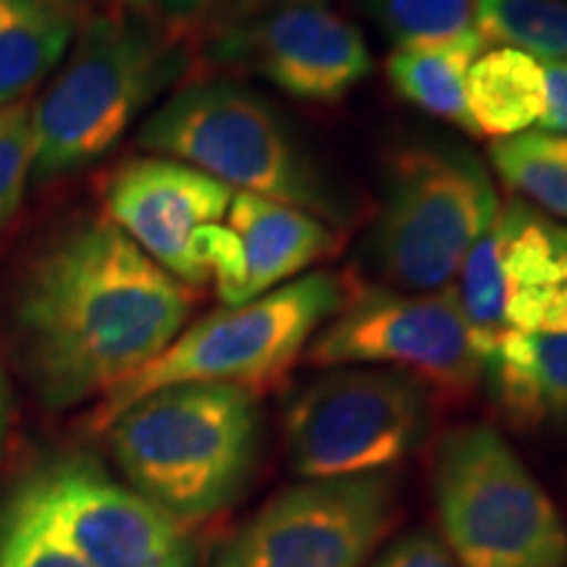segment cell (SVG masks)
I'll return each mask as SVG.
<instances>
[{
	"mask_svg": "<svg viewBox=\"0 0 567 567\" xmlns=\"http://www.w3.org/2000/svg\"><path fill=\"white\" fill-rule=\"evenodd\" d=\"M193 297L109 218L71 226L21 276L13 321L51 408L105 394L179 337Z\"/></svg>",
	"mask_w": 567,
	"mask_h": 567,
	"instance_id": "obj_1",
	"label": "cell"
},
{
	"mask_svg": "<svg viewBox=\"0 0 567 567\" xmlns=\"http://www.w3.org/2000/svg\"><path fill=\"white\" fill-rule=\"evenodd\" d=\"M105 431L134 492L176 523L205 520L250 484L264 413L245 386L176 384L142 396Z\"/></svg>",
	"mask_w": 567,
	"mask_h": 567,
	"instance_id": "obj_2",
	"label": "cell"
},
{
	"mask_svg": "<svg viewBox=\"0 0 567 567\" xmlns=\"http://www.w3.org/2000/svg\"><path fill=\"white\" fill-rule=\"evenodd\" d=\"M187 66L182 42L145 13L92 17L32 109V179H59L105 158Z\"/></svg>",
	"mask_w": 567,
	"mask_h": 567,
	"instance_id": "obj_3",
	"label": "cell"
},
{
	"mask_svg": "<svg viewBox=\"0 0 567 567\" xmlns=\"http://www.w3.org/2000/svg\"><path fill=\"white\" fill-rule=\"evenodd\" d=\"M137 142L142 151L187 163L234 193L313 213L331 229L352 218L339 184L274 105L239 82L205 80L176 90L145 118Z\"/></svg>",
	"mask_w": 567,
	"mask_h": 567,
	"instance_id": "obj_4",
	"label": "cell"
},
{
	"mask_svg": "<svg viewBox=\"0 0 567 567\" xmlns=\"http://www.w3.org/2000/svg\"><path fill=\"white\" fill-rule=\"evenodd\" d=\"M499 205L486 163L467 147L446 140L402 145L386 166L368 266L402 292L452 287Z\"/></svg>",
	"mask_w": 567,
	"mask_h": 567,
	"instance_id": "obj_5",
	"label": "cell"
},
{
	"mask_svg": "<svg viewBox=\"0 0 567 567\" xmlns=\"http://www.w3.org/2000/svg\"><path fill=\"white\" fill-rule=\"evenodd\" d=\"M344 295L337 274L310 271L250 302L226 305L179 331L158 358L109 389L95 423L109 429L126 408L163 386L237 384L250 392L274 386L337 313Z\"/></svg>",
	"mask_w": 567,
	"mask_h": 567,
	"instance_id": "obj_6",
	"label": "cell"
},
{
	"mask_svg": "<svg viewBox=\"0 0 567 567\" xmlns=\"http://www.w3.org/2000/svg\"><path fill=\"white\" fill-rule=\"evenodd\" d=\"M434 502L457 567H567L563 515L494 425L439 439Z\"/></svg>",
	"mask_w": 567,
	"mask_h": 567,
	"instance_id": "obj_7",
	"label": "cell"
},
{
	"mask_svg": "<svg viewBox=\"0 0 567 567\" xmlns=\"http://www.w3.org/2000/svg\"><path fill=\"white\" fill-rule=\"evenodd\" d=\"M434 423L431 389L379 365H339L305 384L284 415L297 478L384 473L413 455Z\"/></svg>",
	"mask_w": 567,
	"mask_h": 567,
	"instance_id": "obj_8",
	"label": "cell"
},
{
	"mask_svg": "<svg viewBox=\"0 0 567 567\" xmlns=\"http://www.w3.org/2000/svg\"><path fill=\"white\" fill-rule=\"evenodd\" d=\"M205 55L305 103H339L373 71L363 34L334 0H226Z\"/></svg>",
	"mask_w": 567,
	"mask_h": 567,
	"instance_id": "obj_9",
	"label": "cell"
},
{
	"mask_svg": "<svg viewBox=\"0 0 567 567\" xmlns=\"http://www.w3.org/2000/svg\"><path fill=\"white\" fill-rule=\"evenodd\" d=\"M305 354L316 368H394L450 396L473 394L484 375V360L452 287L439 292L352 289Z\"/></svg>",
	"mask_w": 567,
	"mask_h": 567,
	"instance_id": "obj_10",
	"label": "cell"
},
{
	"mask_svg": "<svg viewBox=\"0 0 567 567\" xmlns=\"http://www.w3.org/2000/svg\"><path fill=\"white\" fill-rule=\"evenodd\" d=\"M394 515L389 471L300 481L226 542L216 567H365Z\"/></svg>",
	"mask_w": 567,
	"mask_h": 567,
	"instance_id": "obj_11",
	"label": "cell"
},
{
	"mask_svg": "<svg viewBox=\"0 0 567 567\" xmlns=\"http://www.w3.org/2000/svg\"><path fill=\"white\" fill-rule=\"evenodd\" d=\"M90 567H189L179 523L90 457L40 465L11 496Z\"/></svg>",
	"mask_w": 567,
	"mask_h": 567,
	"instance_id": "obj_12",
	"label": "cell"
},
{
	"mask_svg": "<svg viewBox=\"0 0 567 567\" xmlns=\"http://www.w3.org/2000/svg\"><path fill=\"white\" fill-rule=\"evenodd\" d=\"M234 189L187 163L151 155L116 168L105 189L109 221L147 258L187 287L208 281L195 239L205 226L221 224Z\"/></svg>",
	"mask_w": 567,
	"mask_h": 567,
	"instance_id": "obj_13",
	"label": "cell"
},
{
	"mask_svg": "<svg viewBox=\"0 0 567 567\" xmlns=\"http://www.w3.org/2000/svg\"><path fill=\"white\" fill-rule=\"evenodd\" d=\"M559 284H567V224L520 197L502 203L452 284L481 360L509 334L507 305L517 292Z\"/></svg>",
	"mask_w": 567,
	"mask_h": 567,
	"instance_id": "obj_14",
	"label": "cell"
},
{
	"mask_svg": "<svg viewBox=\"0 0 567 567\" xmlns=\"http://www.w3.org/2000/svg\"><path fill=\"white\" fill-rule=\"evenodd\" d=\"M337 231L313 213L234 193L221 224L197 234L195 250L226 305H243L305 276L337 250Z\"/></svg>",
	"mask_w": 567,
	"mask_h": 567,
	"instance_id": "obj_15",
	"label": "cell"
},
{
	"mask_svg": "<svg viewBox=\"0 0 567 567\" xmlns=\"http://www.w3.org/2000/svg\"><path fill=\"white\" fill-rule=\"evenodd\" d=\"M481 381L517 429L567 423V334L509 331L484 358Z\"/></svg>",
	"mask_w": 567,
	"mask_h": 567,
	"instance_id": "obj_16",
	"label": "cell"
},
{
	"mask_svg": "<svg viewBox=\"0 0 567 567\" xmlns=\"http://www.w3.org/2000/svg\"><path fill=\"white\" fill-rule=\"evenodd\" d=\"M467 109L481 137L505 140L534 130L547 109L542 59L513 45L481 53L467 74Z\"/></svg>",
	"mask_w": 567,
	"mask_h": 567,
	"instance_id": "obj_17",
	"label": "cell"
},
{
	"mask_svg": "<svg viewBox=\"0 0 567 567\" xmlns=\"http://www.w3.org/2000/svg\"><path fill=\"white\" fill-rule=\"evenodd\" d=\"M484 51L486 40L478 30L439 45L400 48L389 55L386 76L402 101L481 137L467 109V74Z\"/></svg>",
	"mask_w": 567,
	"mask_h": 567,
	"instance_id": "obj_18",
	"label": "cell"
},
{
	"mask_svg": "<svg viewBox=\"0 0 567 567\" xmlns=\"http://www.w3.org/2000/svg\"><path fill=\"white\" fill-rule=\"evenodd\" d=\"M74 40V17L55 0H0V109L59 66Z\"/></svg>",
	"mask_w": 567,
	"mask_h": 567,
	"instance_id": "obj_19",
	"label": "cell"
},
{
	"mask_svg": "<svg viewBox=\"0 0 567 567\" xmlns=\"http://www.w3.org/2000/svg\"><path fill=\"white\" fill-rule=\"evenodd\" d=\"M488 161L515 197L567 224V134L528 130L496 140Z\"/></svg>",
	"mask_w": 567,
	"mask_h": 567,
	"instance_id": "obj_20",
	"label": "cell"
},
{
	"mask_svg": "<svg viewBox=\"0 0 567 567\" xmlns=\"http://www.w3.org/2000/svg\"><path fill=\"white\" fill-rule=\"evenodd\" d=\"M476 30L494 45L567 61V0H476Z\"/></svg>",
	"mask_w": 567,
	"mask_h": 567,
	"instance_id": "obj_21",
	"label": "cell"
},
{
	"mask_svg": "<svg viewBox=\"0 0 567 567\" xmlns=\"http://www.w3.org/2000/svg\"><path fill=\"white\" fill-rule=\"evenodd\" d=\"M394 51L450 42L476 30V0H354Z\"/></svg>",
	"mask_w": 567,
	"mask_h": 567,
	"instance_id": "obj_22",
	"label": "cell"
},
{
	"mask_svg": "<svg viewBox=\"0 0 567 567\" xmlns=\"http://www.w3.org/2000/svg\"><path fill=\"white\" fill-rule=\"evenodd\" d=\"M0 567H90L38 517L9 502L0 517Z\"/></svg>",
	"mask_w": 567,
	"mask_h": 567,
	"instance_id": "obj_23",
	"label": "cell"
},
{
	"mask_svg": "<svg viewBox=\"0 0 567 567\" xmlns=\"http://www.w3.org/2000/svg\"><path fill=\"white\" fill-rule=\"evenodd\" d=\"M32 176V109H0V229L9 224Z\"/></svg>",
	"mask_w": 567,
	"mask_h": 567,
	"instance_id": "obj_24",
	"label": "cell"
},
{
	"mask_svg": "<svg viewBox=\"0 0 567 567\" xmlns=\"http://www.w3.org/2000/svg\"><path fill=\"white\" fill-rule=\"evenodd\" d=\"M371 567H457V563L434 534L410 530L394 538Z\"/></svg>",
	"mask_w": 567,
	"mask_h": 567,
	"instance_id": "obj_25",
	"label": "cell"
},
{
	"mask_svg": "<svg viewBox=\"0 0 567 567\" xmlns=\"http://www.w3.org/2000/svg\"><path fill=\"white\" fill-rule=\"evenodd\" d=\"M544 82H547V109L538 126L544 132L567 134V61L542 59Z\"/></svg>",
	"mask_w": 567,
	"mask_h": 567,
	"instance_id": "obj_26",
	"label": "cell"
},
{
	"mask_svg": "<svg viewBox=\"0 0 567 567\" xmlns=\"http://www.w3.org/2000/svg\"><path fill=\"white\" fill-rule=\"evenodd\" d=\"M122 3L151 19H193L218 0H122Z\"/></svg>",
	"mask_w": 567,
	"mask_h": 567,
	"instance_id": "obj_27",
	"label": "cell"
},
{
	"mask_svg": "<svg viewBox=\"0 0 567 567\" xmlns=\"http://www.w3.org/2000/svg\"><path fill=\"white\" fill-rule=\"evenodd\" d=\"M6 423H9V384H6L3 365H0V450H3Z\"/></svg>",
	"mask_w": 567,
	"mask_h": 567,
	"instance_id": "obj_28",
	"label": "cell"
},
{
	"mask_svg": "<svg viewBox=\"0 0 567 567\" xmlns=\"http://www.w3.org/2000/svg\"><path fill=\"white\" fill-rule=\"evenodd\" d=\"M55 3H66L69 6V0H55Z\"/></svg>",
	"mask_w": 567,
	"mask_h": 567,
	"instance_id": "obj_29",
	"label": "cell"
}]
</instances>
